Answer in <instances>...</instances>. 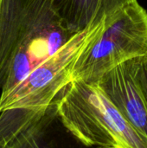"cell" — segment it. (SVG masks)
<instances>
[{"label": "cell", "instance_id": "1", "mask_svg": "<svg viewBox=\"0 0 147 148\" xmlns=\"http://www.w3.org/2000/svg\"><path fill=\"white\" fill-rule=\"evenodd\" d=\"M74 35L52 0H0V99Z\"/></svg>", "mask_w": 147, "mask_h": 148}, {"label": "cell", "instance_id": "2", "mask_svg": "<svg viewBox=\"0 0 147 148\" xmlns=\"http://www.w3.org/2000/svg\"><path fill=\"white\" fill-rule=\"evenodd\" d=\"M55 102L62 124L85 146L147 148L146 141L95 83L73 80Z\"/></svg>", "mask_w": 147, "mask_h": 148}, {"label": "cell", "instance_id": "3", "mask_svg": "<svg viewBox=\"0 0 147 148\" xmlns=\"http://www.w3.org/2000/svg\"><path fill=\"white\" fill-rule=\"evenodd\" d=\"M147 54V11L135 0L106 17L103 30L78 57L72 80L96 83L114 67Z\"/></svg>", "mask_w": 147, "mask_h": 148}, {"label": "cell", "instance_id": "4", "mask_svg": "<svg viewBox=\"0 0 147 148\" xmlns=\"http://www.w3.org/2000/svg\"><path fill=\"white\" fill-rule=\"evenodd\" d=\"M105 24L106 17L75 34L0 99V112L16 108H48L53 104L62 89L73 81V69L78 57L103 30Z\"/></svg>", "mask_w": 147, "mask_h": 148}, {"label": "cell", "instance_id": "5", "mask_svg": "<svg viewBox=\"0 0 147 148\" xmlns=\"http://www.w3.org/2000/svg\"><path fill=\"white\" fill-rule=\"evenodd\" d=\"M139 59L114 67L95 84L147 142V101L137 75Z\"/></svg>", "mask_w": 147, "mask_h": 148}, {"label": "cell", "instance_id": "6", "mask_svg": "<svg viewBox=\"0 0 147 148\" xmlns=\"http://www.w3.org/2000/svg\"><path fill=\"white\" fill-rule=\"evenodd\" d=\"M55 117V102L48 108H16L0 112V148L41 147L40 142Z\"/></svg>", "mask_w": 147, "mask_h": 148}, {"label": "cell", "instance_id": "7", "mask_svg": "<svg viewBox=\"0 0 147 148\" xmlns=\"http://www.w3.org/2000/svg\"><path fill=\"white\" fill-rule=\"evenodd\" d=\"M135 0H52L63 26L72 34L111 17Z\"/></svg>", "mask_w": 147, "mask_h": 148}, {"label": "cell", "instance_id": "8", "mask_svg": "<svg viewBox=\"0 0 147 148\" xmlns=\"http://www.w3.org/2000/svg\"><path fill=\"white\" fill-rule=\"evenodd\" d=\"M137 75L140 88L147 101V54L139 59Z\"/></svg>", "mask_w": 147, "mask_h": 148}]
</instances>
